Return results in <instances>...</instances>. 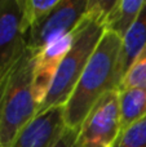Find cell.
Instances as JSON below:
<instances>
[{"label": "cell", "mask_w": 146, "mask_h": 147, "mask_svg": "<svg viewBox=\"0 0 146 147\" xmlns=\"http://www.w3.org/2000/svg\"><path fill=\"white\" fill-rule=\"evenodd\" d=\"M120 48L122 39L105 31L64 106L66 128L78 130L96 102L107 92L119 88L116 74Z\"/></svg>", "instance_id": "cell-1"}, {"label": "cell", "mask_w": 146, "mask_h": 147, "mask_svg": "<svg viewBox=\"0 0 146 147\" xmlns=\"http://www.w3.org/2000/svg\"><path fill=\"white\" fill-rule=\"evenodd\" d=\"M36 56L26 49L8 79L0 112V147H9L18 133L36 116L38 105L32 93Z\"/></svg>", "instance_id": "cell-2"}, {"label": "cell", "mask_w": 146, "mask_h": 147, "mask_svg": "<svg viewBox=\"0 0 146 147\" xmlns=\"http://www.w3.org/2000/svg\"><path fill=\"white\" fill-rule=\"evenodd\" d=\"M103 34L105 26L102 22L84 16L72 32V44L59 63L51 89L36 115L52 107L65 106Z\"/></svg>", "instance_id": "cell-3"}, {"label": "cell", "mask_w": 146, "mask_h": 147, "mask_svg": "<svg viewBox=\"0 0 146 147\" xmlns=\"http://www.w3.org/2000/svg\"><path fill=\"white\" fill-rule=\"evenodd\" d=\"M122 132L119 90L107 92L91 109L76 134L78 147H114Z\"/></svg>", "instance_id": "cell-4"}, {"label": "cell", "mask_w": 146, "mask_h": 147, "mask_svg": "<svg viewBox=\"0 0 146 147\" xmlns=\"http://www.w3.org/2000/svg\"><path fill=\"white\" fill-rule=\"evenodd\" d=\"M87 0H59L58 5L26 34V47L39 54L48 44L74 32L85 16Z\"/></svg>", "instance_id": "cell-5"}, {"label": "cell", "mask_w": 146, "mask_h": 147, "mask_svg": "<svg viewBox=\"0 0 146 147\" xmlns=\"http://www.w3.org/2000/svg\"><path fill=\"white\" fill-rule=\"evenodd\" d=\"M26 49L21 0L0 1V88L7 84L10 74Z\"/></svg>", "instance_id": "cell-6"}, {"label": "cell", "mask_w": 146, "mask_h": 147, "mask_svg": "<svg viewBox=\"0 0 146 147\" xmlns=\"http://www.w3.org/2000/svg\"><path fill=\"white\" fill-rule=\"evenodd\" d=\"M66 129L64 106L38 114L14 138L9 147H53Z\"/></svg>", "instance_id": "cell-7"}, {"label": "cell", "mask_w": 146, "mask_h": 147, "mask_svg": "<svg viewBox=\"0 0 146 147\" xmlns=\"http://www.w3.org/2000/svg\"><path fill=\"white\" fill-rule=\"evenodd\" d=\"M71 44L72 32L52 41L36 56L35 67H34L32 93L38 109L45 99L57 74V70L59 67V63L69 52Z\"/></svg>", "instance_id": "cell-8"}, {"label": "cell", "mask_w": 146, "mask_h": 147, "mask_svg": "<svg viewBox=\"0 0 146 147\" xmlns=\"http://www.w3.org/2000/svg\"><path fill=\"white\" fill-rule=\"evenodd\" d=\"M146 47V1L129 31L122 39L120 56L118 62V83L120 85L127 70L129 69L136 57Z\"/></svg>", "instance_id": "cell-9"}, {"label": "cell", "mask_w": 146, "mask_h": 147, "mask_svg": "<svg viewBox=\"0 0 146 147\" xmlns=\"http://www.w3.org/2000/svg\"><path fill=\"white\" fill-rule=\"evenodd\" d=\"M146 0H116L115 7L105 20V31L115 34L120 39L133 26Z\"/></svg>", "instance_id": "cell-10"}, {"label": "cell", "mask_w": 146, "mask_h": 147, "mask_svg": "<svg viewBox=\"0 0 146 147\" xmlns=\"http://www.w3.org/2000/svg\"><path fill=\"white\" fill-rule=\"evenodd\" d=\"M122 130L127 129L146 116V88L119 90Z\"/></svg>", "instance_id": "cell-11"}, {"label": "cell", "mask_w": 146, "mask_h": 147, "mask_svg": "<svg viewBox=\"0 0 146 147\" xmlns=\"http://www.w3.org/2000/svg\"><path fill=\"white\" fill-rule=\"evenodd\" d=\"M59 0H21L23 30L27 31L58 5Z\"/></svg>", "instance_id": "cell-12"}, {"label": "cell", "mask_w": 146, "mask_h": 147, "mask_svg": "<svg viewBox=\"0 0 146 147\" xmlns=\"http://www.w3.org/2000/svg\"><path fill=\"white\" fill-rule=\"evenodd\" d=\"M133 88H146V47L127 70L118 90Z\"/></svg>", "instance_id": "cell-13"}, {"label": "cell", "mask_w": 146, "mask_h": 147, "mask_svg": "<svg viewBox=\"0 0 146 147\" xmlns=\"http://www.w3.org/2000/svg\"><path fill=\"white\" fill-rule=\"evenodd\" d=\"M114 147H146V116L122 130Z\"/></svg>", "instance_id": "cell-14"}, {"label": "cell", "mask_w": 146, "mask_h": 147, "mask_svg": "<svg viewBox=\"0 0 146 147\" xmlns=\"http://www.w3.org/2000/svg\"><path fill=\"white\" fill-rule=\"evenodd\" d=\"M115 4L116 0H89L87 1L85 17L95 18V20L105 23V20L110 14Z\"/></svg>", "instance_id": "cell-15"}, {"label": "cell", "mask_w": 146, "mask_h": 147, "mask_svg": "<svg viewBox=\"0 0 146 147\" xmlns=\"http://www.w3.org/2000/svg\"><path fill=\"white\" fill-rule=\"evenodd\" d=\"M76 134H78V130L66 128L65 132H64V134L61 136V138L57 141L56 145H54L53 147H78V145H76Z\"/></svg>", "instance_id": "cell-16"}, {"label": "cell", "mask_w": 146, "mask_h": 147, "mask_svg": "<svg viewBox=\"0 0 146 147\" xmlns=\"http://www.w3.org/2000/svg\"><path fill=\"white\" fill-rule=\"evenodd\" d=\"M7 83H8V81H7ZM5 85H7V84H5ZM5 85L0 88V112H1V101H3V94H4V89H5Z\"/></svg>", "instance_id": "cell-17"}]
</instances>
